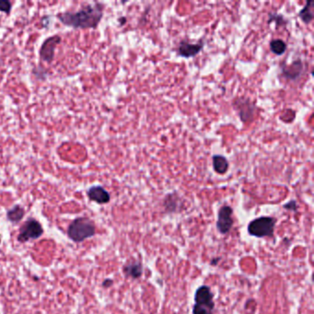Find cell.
<instances>
[{"label": "cell", "instance_id": "cell-15", "mask_svg": "<svg viewBox=\"0 0 314 314\" xmlns=\"http://www.w3.org/2000/svg\"><path fill=\"white\" fill-rule=\"evenodd\" d=\"M314 2L313 1H308L306 3L305 7L301 9L299 13V17L302 19L304 23H309L312 22L314 18Z\"/></svg>", "mask_w": 314, "mask_h": 314}, {"label": "cell", "instance_id": "cell-18", "mask_svg": "<svg viewBox=\"0 0 314 314\" xmlns=\"http://www.w3.org/2000/svg\"><path fill=\"white\" fill-rule=\"evenodd\" d=\"M12 10V3L9 0H0V12H4L9 16Z\"/></svg>", "mask_w": 314, "mask_h": 314}, {"label": "cell", "instance_id": "cell-22", "mask_svg": "<svg viewBox=\"0 0 314 314\" xmlns=\"http://www.w3.org/2000/svg\"><path fill=\"white\" fill-rule=\"evenodd\" d=\"M112 283H113V281H112V279H105L104 283H103V286L104 287H110L111 286H112Z\"/></svg>", "mask_w": 314, "mask_h": 314}, {"label": "cell", "instance_id": "cell-16", "mask_svg": "<svg viewBox=\"0 0 314 314\" xmlns=\"http://www.w3.org/2000/svg\"><path fill=\"white\" fill-rule=\"evenodd\" d=\"M270 49L277 55H282L287 50V44L281 39H276L270 43Z\"/></svg>", "mask_w": 314, "mask_h": 314}, {"label": "cell", "instance_id": "cell-20", "mask_svg": "<svg viewBox=\"0 0 314 314\" xmlns=\"http://www.w3.org/2000/svg\"><path fill=\"white\" fill-rule=\"evenodd\" d=\"M284 208L289 211H297L298 209V204L295 200H291L289 202L287 203L286 205H284Z\"/></svg>", "mask_w": 314, "mask_h": 314}, {"label": "cell", "instance_id": "cell-4", "mask_svg": "<svg viewBox=\"0 0 314 314\" xmlns=\"http://www.w3.org/2000/svg\"><path fill=\"white\" fill-rule=\"evenodd\" d=\"M277 220L272 217H260L248 225V233L257 238L272 237Z\"/></svg>", "mask_w": 314, "mask_h": 314}, {"label": "cell", "instance_id": "cell-13", "mask_svg": "<svg viewBox=\"0 0 314 314\" xmlns=\"http://www.w3.org/2000/svg\"><path fill=\"white\" fill-rule=\"evenodd\" d=\"M213 168L217 173L224 174L229 169V162L228 160L221 155L213 156Z\"/></svg>", "mask_w": 314, "mask_h": 314}, {"label": "cell", "instance_id": "cell-21", "mask_svg": "<svg viewBox=\"0 0 314 314\" xmlns=\"http://www.w3.org/2000/svg\"><path fill=\"white\" fill-rule=\"evenodd\" d=\"M32 73H33V75H34V76H35L38 80H41V75H43V76H44V78H45V80L46 78V76H47V71H46V70L45 69L44 71L40 72V70H39V67H37V68H34Z\"/></svg>", "mask_w": 314, "mask_h": 314}, {"label": "cell", "instance_id": "cell-19", "mask_svg": "<svg viewBox=\"0 0 314 314\" xmlns=\"http://www.w3.org/2000/svg\"><path fill=\"white\" fill-rule=\"evenodd\" d=\"M273 22H276L278 26L280 25H284L286 23V19L283 17L282 15H279V14H269V19H268V23H271Z\"/></svg>", "mask_w": 314, "mask_h": 314}, {"label": "cell", "instance_id": "cell-2", "mask_svg": "<svg viewBox=\"0 0 314 314\" xmlns=\"http://www.w3.org/2000/svg\"><path fill=\"white\" fill-rule=\"evenodd\" d=\"M95 234L96 227L94 222L86 217L77 218L68 226V238L75 243H82L87 239L93 237Z\"/></svg>", "mask_w": 314, "mask_h": 314}, {"label": "cell", "instance_id": "cell-3", "mask_svg": "<svg viewBox=\"0 0 314 314\" xmlns=\"http://www.w3.org/2000/svg\"><path fill=\"white\" fill-rule=\"evenodd\" d=\"M213 293L208 286L198 287L194 294V305L193 314H213L215 310V302L213 301Z\"/></svg>", "mask_w": 314, "mask_h": 314}, {"label": "cell", "instance_id": "cell-1", "mask_svg": "<svg viewBox=\"0 0 314 314\" xmlns=\"http://www.w3.org/2000/svg\"><path fill=\"white\" fill-rule=\"evenodd\" d=\"M104 5H86L76 12L65 11L56 14V18L67 27L73 29H97L104 18Z\"/></svg>", "mask_w": 314, "mask_h": 314}, {"label": "cell", "instance_id": "cell-14", "mask_svg": "<svg viewBox=\"0 0 314 314\" xmlns=\"http://www.w3.org/2000/svg\"><path fill=\"white\" fill-rule=\"evenodd\" d=\"M24 215H25V210L19 205L14 206L11 209H9L7 212V219L11 223H18V222H21L23 220V218H24Z\"/></svg>", "mask_w": 314, "mask_h": 314}, {"label": "cell", "instance_id": "cell-10", "mask_svg": "<svg viewBox=\"0 0 314 314\" xmlns=\"http://www.w3.org/2000/svg\"><path fill=\"white\" fill-rule=\"evenodd\" d=\"M204 47V44H192L189 43L188 41H182L180 43L178 47V54L184 58H191L194 57L197 54L201 52V50Z\"/></svg>", "mask_w": 314, "mask_h": 314}, {"label": "cell", "instance_id": "cell-17", "mask_svg": "<svg viewBox=\"0 0 314 314\" xmlns=\"http://www.w3.org/2000/svg\"><path fill=\"white\" fill-rule=\"evenodd\" d=\"M178 201H179V198L175 193L168 194L164 200V207L166 208V210L169 212L175 211L178 206Z\"/></svg>", "mask_w": 314, "mask_h": 314}, {"label": "cell", "instance_id": "cell-8", "mask_svg": "<svg viewBox=\"0 0 314 314\" xmlns=\"http://www.w3.org/2000/svg\"><path fill=\"white\" fill-rule=\"evenodd\" d=\"M232 208L225 205L220 207L219 214H218V221H217V228L219 229L220 233H229L230 229L233 226V220H232Z\"/></svg>", "mask_w": 314, "mask_h": 314}, {"label": "cell", "instance_id": "cell-11", "mask_svg": "<svg viewBox=\"0 0 314 314\" xmlns=\"http://www.w3.org/2000/svg\"><path fill=\"white\" fill-rule=\"evenodd\" d=\"M303 70V64L301 60H296L290 65L284 66L282 68L283 76H285L287 80L295 81L299 78Z\"/></svg>", "mask_w": 314, "mask_h": 314}, {"label": "cell", "instance_id": "cell-9", "mask_svg": "<svg viewBox=\"0 0 314 314\" xmlns=\"http://www.w3.org/2000/svg\"><path fill=\"white\" fill-rule=\"evenodd\" d=\"M87 195L92 202L97 203L99 205H104L110 202L111 195L106 189L101 185H94L88 189Z\"/></svg>", "mask_w": 314, "mask_h": 314}, {"label": "cell", "instance_id": "cell-6", "mask_svg": "<svg viewBox=\"0 0 314 314\" xmlns=\"http://www.w3.org/2000/svg\"><path fill=\"white\" fill-rule=\"evenodd\" d=\"M61 41H62L61 36L57 35V34L49 36L48 38H46L41 45L40 51H39V56H40L41 60L45 63H52L54 61L56 47L61 43Z\"/></svg>", "mask_w": 314, "mask_h": 314}, {"label": "cell", "instance_id": "cell-12", "mask_svg": "<svg viewBox=\"0 0 314 314\" xmlns=\"http://www.w3.org/2000/svg\"><path fill=\"white\" fill-rule=\"evenodd\" d=\"M124 274H126L127 278H131L133 279H140L143 274V267L140 262H129L127 263L124 268Z\"/></svg>", "mask_w": 314, "mask_h": 314}, {"label": "cell", "instance_id": "cell-7", "mask_svg": "<svg viewBox=\"0 0 314 314\" xmlns=\"http://www.w3.org/2000/svg\"><path fill=\"white\" fill-rule=\"evenodd\" d=\"M233 106L238 112L240 119L244 123H250L254 117L256 105L246 98H238L234 102Z\"/></svg>", "mask_w": 314, "mask_h": 314}, {"label": "cell", "instance_id": "cell-5", "mask_svg": "<svg viewBox=\"0 0 314 314\" xmlns=\"http://www.w3.org/2000/svg\"><path fill=\"white\" fill-rule=\"evenodd\" d=\"M44 229L40 222L34 219H29L26 220L19 229L18 235V241L19 243H25L37 240L43 236Z\"/></svg>", "mask_w": 314, "mask_h": 314}, {"label": "cell", "instance_id": "cell-23", "mask_svg": "<svg viewBox=\"0 0 314 314\" xmlns=\"http://www.w3.org/2000/svg\"><path fill=\"white\" fill-rule=\"evenodd\" d=\"M118 21H119V23H120V25L126 24V18H125V17H122V18H119Z\"/></svg>", "mask_w": 314, "mask_h": 314}]
</instances>
